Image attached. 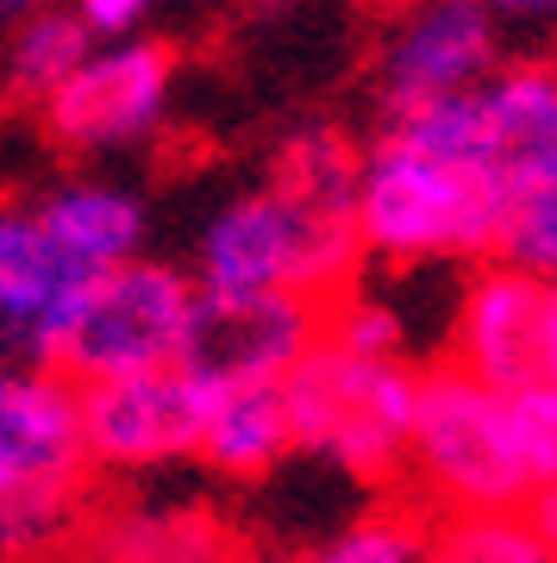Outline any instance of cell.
<instances>
[{
    "label": "cell",
    "instance_id": "6da1fadb",
    "mask_svg": "<svg viewBox=\"0 0 557 563\" xmlns=\"http://www.w3.org/2000/svg\"><path fill=\"white\" fill-rule=\"evenodd\" d=\"M401 483L438 520L533 514L557 488V401L545 388H489L451 363L419 369Z\"/></svg>",
    "mask_w": 557,
    "mask_h": 563
},
{
    "label": "cell",
    "instance_id": "e0dca14e",
    "mask_svg": "<svg viewBox=\"0 0 557 563\" xmlns=\"http://www.w3.org/2000/svg\"><path fill=\"white\" fill-rule=\"evenodd\" d=\"M495 263L526 269L533 282L557 288V151L514 163L501 181V232Z\"/></svg>",
    "mask_w": 557,
    "mask_h": 563
},
{
    "label": "cell",
    "instance_id": "5b68a950",
    "mask_svg": "<svg viewBox=\"0 0 557 563\" xmlns=\"http://www.w3.org/2000/svg\"><path fill=\"white\" fill-rule=\"evenodd\" d=\"M195 276L182 263L144 251V257L100 269L76 288V301L57 325V344H51V369L69 376L76 388L176 369L195 339Z\"/></svg>",
    "mask_w": 557,
    "mask_h": 563
},
{
    "label": "cell",
    "instance_id": "cb8c5ba5",
    "mask_svg": "<svg viewBox=\"0 0 557 563\" xmlns=\"http://www.w3.org/2000/svg\"><path fill=\"white\" fill-rule=\"evenodd\" d=\"M538 388L557 401V288L545 295V325H538Z\"/></svg>",
    "mask_w": 557,
    "mask_h": 563
},
{
    "label": "cell",
    "instance_id": "ffe728a7",
    "mask_svg": "<svg viewBox=\"0 0 557 563\" xmlns=\"http://www.w3.org/2000/svg\"><path fill=\"white\" fill-rule=\"evenodd\" d=\"M433 558V526L407 507H370L351 514L332 532L295 544L282 563H426Z\"/></svg>",
    "mask_w": 557,
    "mask_h": 563
},
{
    "label": "cell",
    "instance_id": "8992f818",
    "mask_svg": "<svg viewBox=\"0 0 557 563\" xmlns=\"http://www.w3.org/2000/svg\"><path fill=\"white\" fill-rule=\"evenodd\" d=\"M176 95V57L157 38H113L95 44L81 69L39 107L44 132L69 157H120L163 132Z\"/></svg>",
    "mask_w": 557,
    "mask_h": 563
},
{
    "label": "cell",
    "instance_id": "9c48e42d",
    "mask_svg": "<svg viewBox=\"0 0 557 563\" xmlns=\"http://www.w3.org/2000/svg\"><path fill=\"white\" fill-rule=\"evenodd\" d=\"M76 383L51 363L0 357V483L20 495H81Z\"/></svg>",
    "mask_w": 557,
    "mask_h": 563
},
{
    "label": "cell",
    "instance_id": "30bf717a",
    "mask_svg": "<svg viewBox=\"0 0 557 563\" xmlns=\"http://www.w3.org/2000/svg\"><path fill=\"white\" fill-rule=\"evenodd\" d=\"M545 282L507 263H477L451 301V369L489 388H538V325H545Z\"/></svg>",
    "mask_w": 557,
    "mask_h": 563
},
{
    "label": "cell",
    "instance_id": "7a4b0ae2",
    "mask_svg": "<svg viewBox=\"0 0 557 563\" xmlns=\"http://www.w3.org/2000/svg\"><path fill=\"white\" fill-rule=\"evenodd\" d=\"M351 232L363 257H382L395 269L495 263L501 169L445 144L419 120H382L358 163Z\"/></svg>",
    "mask_w": 557,
    "mask_h": 563
},
{
    "label": "cell",
    "instance_id": "ba28073f",
    "mask_svg": "<svg viewBox=\"0 0 557 563\" xmlns=\"http://www.w3.org/2000/svg\"><path fill=\"white\" fill-rule=\"evenodd\" d=\"M501 51V25L482 0H414L376 57V101L382 120H407L419 107L458 101L477 81L495 76Z\"/></svg>",
    "mask_w": 557,
    "mask_h": 563
},
{
    "label": "cell",
    "instance_id": "277c9868",
    "mask_svg": "<svg viewBox=\"0 0 557 563\" xmlns=\"http://www.w3.org/2000/svg\"><path fill=\"white\" fill-rule=\"evenodd\" d=\"M282 401L295 426V457L339 470L345 483H395L414 432L419 369L407 357H376L332 339L319 325L307 357L282 376Z\"/></svg>",
    "mask_w": 557,
    "mask_h": 563
},
{
    "label": "cell",
    "instance_id": "5bb4252c",
    "mask_svg": "<svg viewBox=\"0 0 557 563\" xmlns=\"http://www.w3.org/2000/svg\"><path fill=\"white\" fill-rule=\"evenodd\" d=\"M470 132H477L482 157L507 169L538 151H557V63L551 57H501L495 76L477 81L470 95Z\"/></svg>",
    "mask_w": 557,
    "mask_h": 563
},
{
    "label": "cell",
    "instance_id": "8fae6325",
    "mask_svg": "<svg viewBox=\"0 0 557 563\" xmlns=\"http://www.w3.org/2000/svg\"><path fill=\"white\" fill-rule=\"evenodd\" d=\"M319 339V307L307 301H214L200 295L195 339L182 369H195L207 388H244V383H282L307 344Z\"/></svg>",
    "mask_w": 557,
    "mask_h": 563
},
{
    "label": "cell",
    "instance_id": "3957f363",
    "mask_svg": "<svg viewBox=\"0 0 557 563\" xmlns=\"http://www.w3.org/2000/svg\"><path fill=\"white\" fill-rule=\"evenodd\" d=\"M358 232L345 213L295 201L276 181L239 188L200 220L195 251H188V276L200 295L214 301H307L326 307L351 288L358 269Z\"/></svg>",
    "mask_w": 557,
    "mask_h": 563
},
{
    "label": "cell",
    "instance_id": "7402d4cb",
    "mask_svg": "<svg viewBox=\"0 0 557 563\" xmlns=\"http://www.w3.org/2000/svg\"><path fill=\"white\" fill-rule=\"evenodd\" d=\"M69 7H76V20L88 25V38L113 44V38H139L144 20L157 13L163 0H69Z\"/></svg>",
    "mask_w": 557,
    "mask_h": 563
},
{
    "label": "cell",
    "instance_id": "44dd1931",
    "mask_svg": "<svg viewBox=\"0 0 557 563\" xmlns=\"http://www.w3.org/2000/svg\"><path fill=\"white\" fill-rule=\"evenodd\" d=\"M426 563H557V544L533 514H463L433 526Z\"/></svg>",
    "mask_w": 557,
    "mask_h": 563
},
{
    "label": "cell",
    "instance_id": "d6986e66",
    "mask_svg": "<svg viewBox=\"0 0 557 563\" xmlns=\"http://www.w3.org/2000/svg\"><path fill=\"white\" fill-rule=\"evenodd\" d=\"M358 163H363V144H351L339 125H301V132L282 139V151H276V163H270L263 181L288 188L307 207H326V213H345L351 220Z\"/></svg>",
    "mask_w": 557,
    "mask_h": 563
},
{
    "label": "cell",
    "instance_id": "484cf974",
    "mask_svg": "<svg viewBox=\"0 0 557 563\" xmlns=\"http://www.w3.org/2000/svg\"><path fill=\"white\" fill-rule=\"evenodd\" d=\"M533 520H538V526H545V539H551V544H557V488H551V495H545V501H538V507H533Z\"/></svg>",
    "mask_w": 557,
    "mask_h": 563
},
{
    "label": "cell",
    "instance_id": "52a82bcc",
    "mask_svg": "<svg viewBox=\"0 0 557 563\" xmlns=\"http://www.w3.org/2000/svg\"><path fill=\"white\" fill-rule=\"evenodd\" d=\"M214 388L195 369H151L125 383L76 388L81 407V463L100 476H157L176 463L200 457V426H207Z\"/></svg>",
    "mask_w": 557,
    "mask_h": 563
},
{
    "label": "cell",
    "instance_id": "4fadbf2b",
    "mask_svg": "<svg viewBox=\"0 0 557 563\" xmlns=\"http://www.w3.org/2000/svg\"><path fill=\"white\" fill-rule=\"evenodd\" d=\"M81 276L51 251L32 207H0V357L51 363Z\"/></svg>",
    "mask_w": 557,
    "mask_h": 563
},
{
    "label": "cell",
    "instance_id": "d4e9b609",
    "mask_svg": "<svg viewBox=\"0 0 557 563\" xmlns=\"http://www.w3.org/2000/svg\"><path fill=\"white\" fill-rule=\"evenodd\" d=\"M44 7H63V0H0V32H13L20 20H32Z\"/></svg>",
    "mask_w": 557,
    "mask_h": 563
},
{
    "label": "cell",
    "instance_id": "4316f807",
    "mask_svg": "<svg viewBox=\"0 0 557 563\" xmlns=\"http://www.w3.org/2000/svg\"><path fill=\"white\" fill-rule=\"evenodd\" d=\"M226 563H239V558H226Z\"/></svg>",
    "mask_w": 557,
    "mask_h": 563
},
{
    "label": "cell",
    "instance_id": "603a6c76",
    "mask_svg": "<svg viewBox=\"0 0 557 563\" xmlns=\"http://www.w3.org/2000/svg\"><path fill=\"white\" fill-rule=\"evenodd\" d=\"M489 13H495V25L507 32V25H520V32H545V25H557V0H482Z\"/></svg>",
    "mask_w": 557,
    "mask_h": 563
},
{
    "label": "cell",
    "instance_id": "ac0fdd59",
    "mask_svg": "<svg viewBox=\"0 0 557 563\" xmlns=\"http://www.w3.org/2000/svg\"><path fill=\"white\" fill-rule=\"evenodd\" d=\"M88 51H95V38H88V25L76 20V7H44V13H32V20H20L7 32V57H0L7 95L44 107L63 81L81 69Z\"/></svg>",
    "mask_w": 557,
    "mask_h": 563
},
{
    "label": "cell",
    "instance_id": "7c38bea8",
    "mask_svg": "<svg viewBox=\"0 0 557 563\" xmlns=\"http://www.w3.org/2000/svg\"><path fill=\"white\" fill-rule=\"evenodd\" d=\"M25 207H32L39 232L51 239V251L81 282L144 257V244H151V207H144V195L113 176H63Z\"/></svg>",
    "mask_w": 557,
    "mask_h": 563
},
{
    "label": "cell",
    "instance_id": "9a60e30c",
    "mask_svg": "<svg viewBox=\"0 0 557 563\" xmlns=\"http://www.w3.org/2000/svg\"><path fill=\"white\" fill-rule=\"evenodd\" d=\"M295 457V426L282 383H244V388H214L207 426H200V463L226 483H263Z\"/></svg>",
    "mask_w": 557,
    "mask_h": 563
},
{
    "label": "cell",
    "instance_id": "2e32d148",
    "mask_svg": "<svg viewBox=\"0 0 557 563\" xmlns=\"http://www.w3.org/2000/svg\"><path fill=\"white\" fill-rule=\"evenodd\" d=\"M232 544L219 520L195 501L125 507L120 520L95 539V563H226Z\"/></svg>",
    "mask_w": 557,
    "mask_h": 563
}]
</instances>
